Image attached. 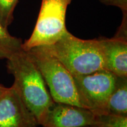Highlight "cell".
Segmentation results:
<instances>
[{"mask_svg": "<svg viewBox=\"0 0 127 127\" xmlns=\"http://www.w3.org/2000/svg\"><path fill=\"white\" fill-rule=\"evenodd\" d=\"M72 0H42L38 17L31 35L23 43V50L55 43L68 30L65 26L67 8Z\"/></svg>", "mask_w": 127, "mask_h": 127, "instance_id": "cell-4", "label": "cell"}, {"mask_svg": "<svg viewBox=\"0 0 127 127\" xmlns=\"http://www.w3.org/2000/svg\"><path fill=\"white\" fill-rule=\"evenodd\" d=\"M96 127L95 125H87V126H84V127Z\"/></svg>", "mask_w": 127, "mask_h": 127, "instance_id": "cell-15", "label": "cell"}, {"mask_svg": "<svg viewBox=\"0 0 127 127\" xmlns=\"http://www.w3.org/2000/svg\"><path fill=\"white\" fill-rule=\"evenodd\" d=\"M108 112L127 116V77H117L108 104Z\"/></svg>", "mask_w": 127, "mask_h": 127, "instance_id": "cell-9", "label": "cell"}, {"mask_svg": "<svg viewBox=\"0 0 127 127\" xmlns=\"http://www.w3.org/2000/svg\"><path fill=\"white\" fill-rule=\"evenodd\" d=\"M117 76L107 70L74 77L82 107L95 115L108 114V104L115 87Z\"/></svg>", "mask_w": 127, "mask_h": 127, "instance_id": "cell-5", "label": "cell"}, {"mask_svg": "<svg viewBox=\"0 0 127 127\" xmlns=\"http://www.w3.org/2000/svg\"><path fill=\"white\" fill-rule=\"evenodd\" d=\"M105 5L115 6L121 9L123 12H127V0H99Z\"/></svg>", "mask_w": 127, "mask_h": 127, "instance_id": "cell-13", "label": "cell"}, {"mask_svg": "<svg viewBox=\"0 0 127 127\" xmlns=\"http://www.w3.org/2000/svg\"><path fill=\"white\" fill-rule=\"evenodd\" d=\"M6 88H7V87H5L4 85L0 84V96H1V95L3 93H4L5 90H6Z\"/></svg>", "mask_w": 127, "mask_h": 127, "instance_id": "cell-14", "label": "cell"}, {"mask_svg": "<svg viewBox=\"0 0 127 127\" xmlns=\"http://www.w3.org/2000/svg\"><path fill=\"white\" fill-rule=\"evenodd\" d=\"M27 52L42 75L55 102L82 107L74 77L59 60L41 47L33 48Z\"/></svg>", "mask_w": 127, "mask_h": 127, "instance_id": "cell-3", "label": "cell"}, {"mask_svg": "<svg viewBox=\"0 0 127 127\" xmlns=\"http://www.w3.org/2000/svg\"><path fill=\"white\" fill-rule=\"evenodd\" d=\"M18 0H0V23L7 28L13 20V12Z\"/></svg>", "mask_w": 127, "mask_h": 127, "instance_id": "cell-12", "label": "cell"}, {"mask_svg": "<svg viewBox=\"0 0 127 127\" xmlns=\"http://www.w3.org/2000/svg\"><path fill=\"white\" fill-rule=\"evenodd\" d=\"M38 125L13 85L0 96V127H36Z\"/></svg>", "mask_w": 127, "mask_h": 127, "instance_id": "cell-6", "label": "cell"}, {"mask_svg": "<svg viewBox=\"0 0 127 127\" xmlns=\"http://www.w3.org/2000/svg\"><path fill=\"white\" fill-rule=\"evenodd\" d=\"M93 125L96 127H127V116L109 113L96 115Z\"/></svg>", "mask_w": 127, "mask_h": 127, "instance_id": "cell-11", "label": "cell"}, {"mask_svg": "<svg viewBox=\"0 0 127 127\" xmlns=\"http://www.w3.org/2000/svg\"><path fill=\"white\" fill-rule=\"evenodd\" d=\"M104 60V69L117 77H127V38L114 36L99 38Z\"/></svg>", "mask_w": 127, "mask_h": 127, "instance_id": "cell-8", "label": "cell"}, {"mask_svg": "<svg viewBox=\"0 0 127 127\" xmlns=\"http://www.w3.org/2000/svg\"><path fill=\"white\" fill-rule=\"evenodd\" d=\"M95 115L89 109L74 105L54 102L49 109L43 127H81L93 125Z\"/></svg>", "mask_w": 127, "mask_h": 127, "instance_id": "cell-7", "label": "cell"}, {"mask_svg": "<svg viewBox=\"0 0 127 127\" xmlns=\"http://www.w3.org/2000/svg\"><path fill=\"white\" fill-rule=\"evenodd\" d=\"M7 67L8 72L13 75V85L21 98L38 125H42L54 101L38 69L24 50L7 60Z\"/></svg>", "mask_w": 127, "mask_h": 127, "instance_id": "cell-1", "label": "cell"}, {"mask_svg": "<svg viewBox=\"0 0 127 127\" xmlns=\"http://www.w3.org/2000/svg\"><path fill=\"white\" fill-rule=\"evenodd\" d=\"M59 60L73 77L104 70V60L99 39H82L67 31L51 45L41 46Z\"/></svg>", "mask_w": 127, "mask_h": 127, "instance_id": "cell-2", "label": "cell"}, {"mask_svg": "<svg viewBox=\"0 0 127 127\" xmlns=\"http://www.w3.org/2000/svg\"><path fill=\"white\" fill-rule=\"evenodd\" d=\"M23 41L12 36L0 23V60H8L23 50Z\"/></svg>", "mask_w": 127, "mask_h": 127, "instance_id": "cell-10", "label": "cell"}]
</instances>
